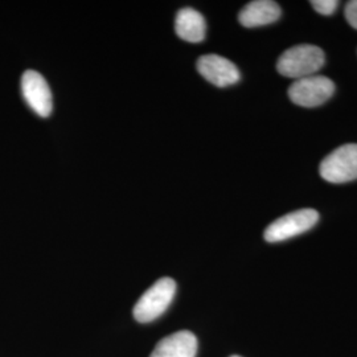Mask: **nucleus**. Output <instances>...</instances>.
<instances>
[{"label":"nucleus","instance_id":"f257e3e1","mask_svg":"<svg viewBox=\"0 0 357 357\" xmlns=\"http://www.w3.org/2000/svg\"><path fill=\"white\" fill-rule=\"evenodd\" d=\"M326 63L324 52L317 45L302 44L283 52L277 63L280 75L287 78L301 79L315 76Z\"/></svg>","mask_w":357,"mask_h":357},{"label":"nucleus","instance_id":"1a4fd4ad","mask_svg":"<svg viewBox=\"0 0 357 357\" xmlns=\"http://www.w3.org/2000/svg\"><path fill=\"white\" fill-rule=\"evenodd\" d=\"M197 339L190 331H178L162 339L150 357H196Z\"/></svg>","mask_w":357,"mask_h":357},{"label":"nucleus","instance_id":"9b49d317","mask_svg":"<svg viewBox=\"0 0 357 357\" xmlns=\"http://www.w3.org/2000/svg\"><path fill=\"white\" fill-rule=\"evenodd\" d=\"M339 1L337 0H312L311 6L312 8L324 16H330L332 13H335L339 7Z\"/></svg>","mask_w":357,"mask_h":357},{"label":"nucleus","instance_id":"20e7f679","mask_svg":"<svg viewBox=\"0 0 357 357\" xmlns=\"http://www.w3.org/2000/svg\"><path fill=\"white\" fill-rule=\"evenodd\" d=\"M318 221L319 213L315 209H299L280 217L270 224L265 230L264 237L268 243H282L314 228Z\"/></svg>","mask_w":357,"mask_h":357},{"label":"nucleus","instance_id":"0eeeda50","mask_svg":"<svg viewBox=\"0 0 357 357\" xmlns=\"http://www.w3.org/2000/svg\"><path fill=\"white\" fill-rule=\"evenodd\" d=\"M197 70L206 81L217 88H227L237 84L241 78L240 70L230 60L217 56L206 54L197 60Z\"/></svg>","mask_w":357,"mask_h":357},{"label":"nucleus","instance_id":"f03ea898","mask_svg":"<svg viewBox=\"0 0 357 357\" xmlns=\"http://www.w3.org/2000/svg\"><path fill=\"white\" fill-rule=\"evenodd\" d=\"M176 294V282L162 278L143 294L134 307V318L139 323H150L162 317L172 303Z\"/></svg>","mask_w":357,"mask_h":357},{"label":"nucleus","instance_id":"6e6552de","mask_svg":"<svg viewBox=\"0 0 357 357\" xmlns=\"http://www.w3.org/2000/svg\"><path fill=\"white\" fill-rule=\"evenodd\" d=\"M282 10L277 1L255 0L248 3L238 15V22L246 28L268 26L281 17Z\"/></svg>","mask_w":357,"mask_h":357},{"label":"nucleus","instance_id":"423d86ee","mask_svg":"<svg viewBox=\"0 0 357 357\" xmlns=\"http://www.w3.org/2000/svg\"><path fill=\"white\" fill-rule=\"evenodd\" d=\"M22 93L28 106L41 118L50 116L53 109L51 89L45 78L35 70H26L22 77Z\"/></svg>","mask_w":357,"mask_h":357},{"label":"nucleus","instance_id":"39448f33","mask_svg":"<svg viewBox=\"0 0 357 357\" xmlns=\"http://www.w3.org/2000/svg\"><path fill=\"white\" fill-rule=\"evenodd\" d=\"M335 93V84L331 78L310 76L295 79L289 88L291 102L302 107H317L327 102Z\"/></svg>","mask_w":357,"mask_h":357},{"label":"nucleus","instance_id":"7ed1b4c3","mask_svg":"<svg viewBox=\"0 0 357 357\" xmlns=\"http://www.w3.org/2000/svg\"><path fill=\"white\" fill-rule=\"evenodd\" d=\"M320 176L332 184H343L357 178V144H344L320 163Z\"/></svg>","mask_w":357,"mask_h":357},{"label":"nucleus","instance_id":"9d476101","mask_svg":"<svg viewBox=\"0 0 357 357\" xmlns=\"http://www.w3.org/2000/svg\"><path fill=\"white\" fill-rule=\"evenodd\" d=\"M175 31L178 38L188 43H200L205 38L206 23L203 15L193 8H183L175 20Z\"/></svg>","mask_w":357,"mask_h":357},{"label":"nucleus","instance_id":"f8f14e48","mask_svg":"<svg viewBox=\"0 0 357 357\" xmlns=\"http://www.w3.org/2000/svg\"><path fill=\"white\" fill-rule=\"evenodd\" d=\"M345 19L349 23V26L357 29V0L348 1L345 6Z\"/></svg>","mask_w":357,"mask_h":357},{"label":"nucleus","instance_id":"ddd939ff","mask_svg":"<svg viewBox=\"0 0 357 357\" xmlns=\"http://www.w3.org/2000/svg\"><path fill=\"white\" fill-rule=\"evenodd\" d=\"M231 357H241V356H237V355H234V356H231Z\"/></svg>","mask_w":357,"mask_h":357}]
</instances>
